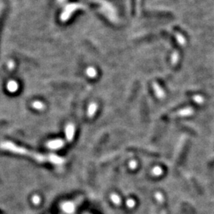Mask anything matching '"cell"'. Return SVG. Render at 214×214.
<instances>
[{"instance_id": "1", "label": "cell", "mask_w": 214, "mask_h": 214, "mask_svg": "<svg viewBox=\"0 0 214 214\" xmlns=\"http://www.w3.org/2000/svg\"><path fill=\"white\" fill-rule=\"evenodd\" d=\"M0 148L2 149H5V150L10 151V152H14V153H17V154L28 156H30V157L34 158L37 161L41 162V163L46 161L50 162L49 155H48V156H43V155L40 154V153H37V152H31V151L27 150V149L24 148L22 147L17 146L16 144H14V143H11V142H2V143L0 144Z\"/></svg>"}, {"instance_id": "2", "label": "cell", "mask_w": 214, "mask_h": 214, "mask_svg": "<svg viewBox=\"0 0 214 214\" xmlns=\"http://www.w3.org/2000/svg\"><path fill=\"white\" fill-rule=\"evenodd\" d=\"M63 144H64V142L61 140H55L49 141L47 143V146H48L49 148L52 149H57L60 148V147H62Z\"/></svg>"}, {"instance_id": "3", "label": "cell", "mask_w": 214, "mask_h": 214, "mask_svg": "<svg viewBox=\"0 0 214 214\" xmlns=\"http://www.w3.org/2000/svg\"><path fill=\"white\" fill-rule=\"evenodd\" d=\"M73 135H74V126L69 125H67V129H66V136H67L68 141H71L72 140Z\"/></svg>"}, {"instance_id": "4", "label": "cell", "mask_w": 214, "mask_h": 214, "mask_svg": "<svg viewBox=\"0 0 214 214\" xmlns=\"http://www.w3.org/2000/svg\"><path fill=\"white\" fill-rule=\"evenodd\" d=\"M49 156H50V162H51V163H56V164H60V163H64V159H62V158L60 157V156H56V155L50 154Z\"/></svg>"}, {"instance_id": "5", "label": "cell", "mask_w": 214, "mask_h": 214, "mask_svg": "<svg viewBox=\"0 0 214 214\" xmlns=\"http://www.w3.org/2000/svg\"><path fill=\"white\" fill-rule=\"evenodd\" d=\"M7 88L11 92H14V91H16V90L18 89V84L15 82H10L7 85Z\"/></svg>"}, {"instance_id": "6", "label": "cell", "mask_w": 214, "mask_h": 214, "mask_svg": "<svg viewBox=\"0 0 214 214\" xmlns=\"http://www.w3.org/2000/svg\"><path fill=\"white\" fill-rule=\"evenodd\" d=\"M62 208H63V209L67 212H72V210H73V205L71 203L64 204V205L62 206Z\"/></svg>"}, {"instance_id": "7", "label": "cell", "mask_w": 214, "mask_h": 214, "mask_svg": "<svg viewBox=\"0 0 214 214\" xmlns=\"http://www.w3.org/2000/svg\"><path fill=\"white\" fill-rule=\"evenodd\" d=\"M33 106H34V108L37 109V110H42V109L44 108V105L41 102H35L33 104Z\"/></svg>"}, {"instance_id": "8", "label": "cell", "mask_w": 214, "mask_h": 214, "mask_svg": "<svg viewBox=\"0 0 214 214\" xmlns=\"http://www.w3.org/2000/svg\"><path fill=\"white\" fill-rule=\"evenodd\" d=\"M33 202H34V204H38L40 202V197L37 196V195H35V196H34V198H33Z\"/></svg>"}]
</instances>
